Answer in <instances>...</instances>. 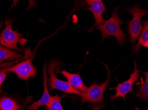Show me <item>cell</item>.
<instances>
[{"label":"cell","mask_w":148,"mask_h":110,"mask_svg":"<svg viewBox=\"0 0 148 110\" xmlns=\"http://www.w3.org/2000/svg\"><path fill=\"white\" fill-rule=\"evenodd\" d=\"M63 66V63L57 59H53L50 61L48 67V72L49 75L48 84L51 91L58 89L69 94H75L81 96V92L73 88L68 82L58 79L55 74V70L59 66Z\"/></svg>","instance_id":"4"},{"label":"cell","mask_w":148,"mask_h":110,"mask_svg":"<svg viewBox=\"0 0 148 110\" xmlns=\"http://www.w3.org/2000/svg\"><path fill=\"white\" fill-rule=\"evenodd\" d=\"M89 107L92 108L93 110H100V109L106 107V105L105 104H100L97 105H89Z\"/></svg>","instance_id":"17"},{"label":"cell","mask_w":148,"mask_h":110,"mask_svg":"<svg viewBox=\"0 0 148 110\" xmlns=\"http://www.w3.org/2000/svg\"><path fill=\"white\" fill-rule=\"evenodd\" d=\"M14 21V20L12 19H7L5 27L0 35V43L9 49H14L21 52L22 49L17 47V44L19 38L23 35L16 30H12V24Z\"/></svg>","instance_id":"5"},{"label":"cell","mask_w":148,"mask_h":110,"mask_svg":"<svg viewBox=\"0 0 148 110\" xmlns=\"http://www.w3.org/2000/svg\"><path fill=\"white\" fill-rule=\"evenodd\" d=\"M144 27L140 36H139L138 42L135 46V52L138 53L141 47L148 48V21L147 20L142 21Z\"/></svg>","instance_id":"12"},{"label":"cell","mask_w":148,"mask_h":110,"mask_svg":"<svg viewBox=\"0 0 148 110\" xmlns=\"http://www.w3.org/2000/svg\"><path fill=\"white\" fill-rule=\"evenodd\" d=\"M134 72L130 74V78L128 80L125 81L123 83H119L118 80L116 79L118 86L116 87H110V90L115 89L117 91L116 94L114 96H110V100L114 101L118 97H122L123 100L125 101V95L130 92L133 91L132 86L134 82L138 80L140 76V70L137 67V61L134 60Z\"/></svg>","instance_id":"6"},{"label":"cell","mask_w":148,"mask_h":110,"mask_svg":"<svg viewBox=\"0 0 148 110\" xmlns=\"http://www.w3.org/2000/svg\"><path fill=\"white\" fill-rule=\"evenodd\" d=\"M86 2L88 5V10L91 11L95 19V23L88 30L90 33L93 32V29L99 25L103 24L106 20L103 18V14L107 11V8L101 0H86Z\"/></svg>","instance_id":"8"},{"label":"cell","mask_w":148,"mask_h":110,"mask_svg":"<svg viewBox=\"0 0 148 110\" xmlns=\"http://www.w3.org/2000/svg\"><path fill=\"white\" fill-rule=\"evenodd\" d=\"M56 72L57 73H61L63 74L68 80L69 83L73 88L81 92H86L89 89L88 87L86 86L84 84L82 78L80 76L79 72L78 74H71L66 72V70L60 71L59 69H57Z\"/></svg>","instance_id":"10"},{"label":"cell","mask_w":148,"mask_h":110,"mask_svg":"<svg viewBox=\"0 0 148 110\" xmlns=\"http://www.w3.org/2000/svg\"><path fill=\"white\" fill-rule=\"evenodd\" d=\"M119 8L115 7L111 17L103 24L97 26L96 29L102 33V40L105 38H108L110 36H113L120 45H123L127 35L120 28V26L125 23L118 16Z\"/></svg>","instance_id":"1"},{"label":"cell","mask_w":148,"mask_h":110,"mask_svg":"<svg viewBox=\"0 0 148 110\" xmlns=\"http://www.w3.org/2000/svg\"><path fill=\"white\" fill-rule=\"evenodd\" d=\"M20 106L17 103L8 97L0 98V110H20Z\"/></svg>","instance_id":"14"},{"label":"cell","mask_w":148,"mask_h":110,"mask_svg":"<svg viewBox=\"0 0 148 110\" xmlns=\"http://www.w3.org/2000/svg\"><path fill=\"white\" fill-rule=\"evenodd\" d=\"M23 57V55L11 51L0 45V64L5 60H15Z\"/></svg>","instance_id":"13"},{"label":"cell","mask_w":148,"mask_h":110,"mask_svg":"<svg viewBox=\"0 0 148 110\" xmlns=\"http://www.w3.org/2000/svg\"><path fill=\"white\" fill-rule=\"evenodd\" d=\"M3 25H4V23L3 21L0 23V30L1 29V28L3 27Z\"/></svg>","instance_id":"18"},{"label":"cell","mask_w":148,"mask_h":110,"mask_svg":"<svg viewBox=\"0 0 148 110\" xmlns=\"http://www.w3.org/2000/svg\"><path fill=\"white\" fill-rule=\"evenodd\" d=\"M134 110H140V109H139L138 108V107H137V106H136V107H135V109H134ZM146 110H148V108H147V109H146Z\"/></svg>","instance_id":"19"},{"label":"cell","mask_w":148,"mask_h":110,"mask_svg":"<svg viewBox=\"0 0 148 110\" xmlns=\"http://www.w3.org/2000/svg\"><path fill=\"white\" fill-rule=\"evenodd\" d=\"M46 68L47 63L46 62L44 64L43 69L44 91L42 97L39 101L34 102L32 105L28 106L27 110H38V108L40 106L43 105H47L50 101L51 96L49 93L48 86H47V81H48V75L47 74Z\"/></svg>","instance_id":"9"},{"label":"cell","mask_w":148,"mask_h":110,"mask_svg":"<svg viewBox=\"0 0 148 110\" xmlns=\"http://www.w3.org/2000/svg\"><path fill=\"white\" fill-rule=\"evenodd\" d=\"M101 62L100 61H99ZM104 65L107 72V77L102 84H97L94 82L90 84V87L86 92H81V103L89 102L91 104H97L104 101V92L107 86L111 82L110 71L108 67L105 63L101 62Z\"/></svg>","instance_id":"3"},{"label":"cell","mask_w":148,"mask_h":110,"mask_svg":"<svg viewBox=\"0 0 148 110\" xmlns=\"http://www.w3.org/2000/svg\"><path fill=\"white\" fill-rule=\"evenodd\" d=\"M33 57L10 67H7V70L10 72L15 73L19 79L27 80L36 75V68L32 63Z\"/></svg>","instance_id":"7"},{"label":"cell","mask_w":148,"mask_h":110,"mask_svg":"<svg viewBox=\"0 0 148 110\" xmlns=\"http://www.w3.org/2000/svg\"><path fill=\"white\" fill-rule=\"evenodd\" d=\"M140 72L145 74V80L144 82L143 77H142L140 78L141 82L136 83L138 89V92L136 93V95L139 98H143L145 101H147L148 100V72H140Z\"/></svg>","instance_id":"11"},{"label":"cell","mask_w":148,"mask_h":110,"mask_svg":"<svg viewBox=\"0 0 148 110\" xmlns=\"http://www.w3.org/2000/svg\"><path fill=\"white\" fill-rule=\"evenodd\" d=\"M125 10L133 15V19L128 22V33L130 35L129 41L133 46L140 36L143 28L140 22V19L143 16L147 15L148 10L143 9L137 4L132 8H128Z\"/></svg>","instance_id":"2"},{"label":"cell","mask_w":148,"mask_h":110,"mask_svg":"<svg viewBox=\"0 0 148 110\" xmlns=\"http://www.w3.org/2000/svg\"><path fill=\"white\" fill-rule=\"evenodd\" d=\"M65 97L64 96L60 97L59 94L51 97L49 104L46 106V109L47 110H64L61 105L60 101L62 98ZM80 110H82L80 109Z\"/></svg>","instance_id":"15"},{"label":"cell","mask_w":148,"mask_h":110,"mask_svg":"<svg viewBox=\"0 0 148 110\" xmlns=\"http://www.w3.org/2000/svg\"><path fill=\"white\" fill-rule=\"evenodd\" d=\"M10 72L7 70L6 68L1 69L0 70V92L4 93V92L1 90V86L4 80L9 74Z\"/></svg>","instance_id":"16"}]
</instances>
